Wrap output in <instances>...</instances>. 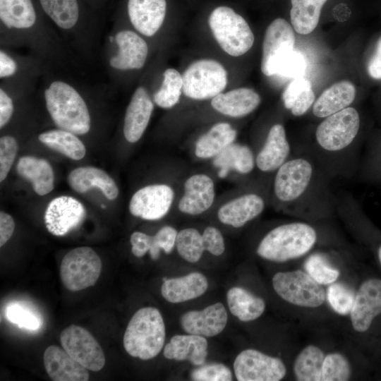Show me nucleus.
<instances>
[{"instance_id":"1","label":"nucleus","mask_w":381,"mask_h":381,"mask_svg":"<svg viewBox=\"0 0 381 381\" xmlns=\"http://www.w3.org/2000/svg\"><path fill=\"white\" fill-rule=\"evenodd\" d=\"M317 241V232L310 224L294 222L270 230L260 241L257 254L262 258L283 262L308 253Z\"/></svg>"},{"instance_id":"2","label":"nucleus","mask_w":381,"mask_h":381,"mask_svg":"<svg viewBox=\"0 0 381 381\" xmlns=\"http://www.w3.org/2000/svg\"><path fill=\"white\" fill-rule=\"evenodd\" d=\"M47 111L60 129L84 135L90 129V116L85 102L69 84L52 82L44 91Z\"/></svg>"},{"instance_id":"3","label":"nucleus","mask_w":381,"mask_h":381,"mask_svg":"<svg viewBox=\"0 0 381 381\" xmlns=\"http://www.w3.org/2000/svg\"><path fill=\"white\" fill-rule=\"evenodd\" d=\"M165 325L159 310L145 307L137 310L126 329L123 343L131 356L149 360L161 351L165 341Z\"/></svg>"},{"instance_id":"4","label":"nucleus","mask_w":381,"mask_h":381,"mask_svg":"<svg viewBox=\"0 0 381 381\" xmlns=\"http://www.w3.org/2000/svg\"><path fill=\"white\" fill-rule=\"evenodd\" d=\"M208 23L219 45L232 56L246 54L253 45L254 35L248 23L230 7L215 8Z\"/></svg>"},{"instance_id":"5","label":"nucleus","mask_w":381,"mask_h":381,"mask_svg":"<svg viewBox=\"0 0 381 381\" xmlns=\"http://www.w3.org/2000/svg\"><path fill=\"white\" fill-rule=\"evenodd\" d=\"M272 286L285 301L303 308H318L326 301V291L306 271L279 272L272 277Z\"/></svg>"},{"instance_id":"6","label":"nucleus","mask_w":381,"mask_h":381,"mask_svg":"<svg viewBox=\"0 0 381 381\" xmlns=\"http://www.w3.org/2000/svg\"><path fill=\"white\" fill-rule=\"evenodd\" d=\"M183 93L195 100L212 99L227 84V72L218 61L200 59L192 63L183 72Z\"/></svg>"},{"instance_id":"7","label":"nucleus","mask_w":381,"mask_h":381,"mask_svg":"<svg viewBox=\"0 0 381 381\" xmlns=\"http://www.w3.org/2000/svg\"><path fill=\"white\" fill-rule=\"evenodd\" d=\"M102 270V261L90 247L83 246L70 250L60 266V277L65 287L78 291L95 284Z\"/></svg>"},{"instance_id":"8","label":"nucleus","mask_w":381,"mask_h":381,"mask_svg":"<svg viewBox=\"0 0 381 381\" xmlns=\"http://www.w3.org/2000/svg\"><path fill=\"white\" fill-rule=\"evenodd\" d=\"M360 123L358 112L351 107L325 117L315 131L317 143L328 152L344 150L356 138Z\"/></svg>"},{"instance_id":"9","label":"nucleus","mask_w":381,"mask_h":381,"mask_svg":"<svg viewBox=\"0 0 381 381\" xmlns=\"http://www.w3.org/2000/svg\"><path fill=\"white\" fill-rule=\"evenodd\" d=\"M312 162L305 157L285 162L277 171L273 191L275 198L285 204L299 200L310 188L314 177Z\"/></svg>"},{"instance_id":"10","label":"nucleus","mask_w":381,"mask_h":381,"mask_svg":"<svg viewBox=\"0 0 381 381\" xmlns=\"http://www.w3.org/2000/svg\"><path fill=\"white\" fill-rule=\"evenodd\" d=\"M292 25L285 19H274L267 28L263 42L261 71L267 76L276 75L284 60L294 50Z\"/></svg>"},{"instance_id":"11","label":"nucleus","mask_w":381,"mask_h":381,"mask_svg":"<svg viewBox=\"0 0 381 381\" xmlns=\"http://www.w3.org/2000/svg\"><path fill=\"white\" fill-rule=\"evenodd\" d=\"M234 370L238 381H279L286 373L282 359L253 349H245L236 356Z\"/></svg>"},{"instance_id":"12","label":"nucleus","mask_w":381,"mask_h":381,"mask_svg":"<svg viewBox=\"0 0 381 381\" xmlns=\"http://www.w3.org/2000/svg\"><path fill=\"white\" fill-rule=\"evenodd\" d=\"M63 349L89 370L97 372L105 364L104 351L95 338L85 328L71 325L60 334Z\"/></svg>"},{"instance_id":"13","label":"nucleus","mask_w":381,"mask_h":381,"mask_svg":"<svg viewBox=\"0 0 381 381\" xmlns=\"http://www.w3.org/2000/svg\"><path fill=\"white\" fill-rule=\"evenodd\" d=\"M174 200V191L169 185H149L133 195L128 209L135 217L149 221L159 220L169 212Z\"/></svg>"},{"instance_id":"14","label":"nucleus","mask_w":381,"mask_h":381,"mask_svg":"<svg viewBox=\"0 0 381 381\" xmlns=\"http://www.w3.org/2000/svg\"><path fill=\"white\" fill-rule=\"evenodd\" d=\"M85 214V209L80 202L73 197L61 195L51 200L44 219L48 231L61 236L78 227Z\"/></svg>"},{"instance_id":"15","label":"nucleus","mask_w":381,"mask_h":381,"mask_svg":"<svg viewBox=\"0 0 381 381\" xmlns=\"http://www.w3.org/2000/svg\"><path fill=\"white\" fill-rule=\"evenodd\" d=\"M381 314V279L371 278L363 282L355 294L350 313L351 325L357 332H365L373 320Z\"/></svg>"},{"instance_id":"16","label":"nucleus","mask_w":381,"mask_h":381,"mask_svg":"<svg viewBox=\"0 0 381 381\" xmlns=\"http://www.w3.org/2000/svg\"><path fill=\"white\" fill-rule=\"evenodd\" d=\"M215 198L213 180L207 174H196L184 183V192L178 207L183 214L198 215L208 210Z\"/></svg>"},{"instance_id":"17","label":"nucleus","mask_w":381,"mask_h":381,"mask_svg":"<svg viewBox=\"0 0 381 381\" xmlns=\"http://www.w3.org/2000/svg\"><path fill=\"white\" fill-rule=\"evenodd\" d=\"M227 320L224 305L216 303L201 310L186 312L181 316L180 322L183 329L188 334L211 337L224 330Z\"/></svg>"},{"instance_id":"18","label":"nucleus","mask_w":381,"mask_h":381,"mask_svg":"<svg viewBox=\"0 0 381 381\" xmlns=\"http://www.w3.org/2000/svg\"><path fill=\"white\" fill-rule=\"evenodd\" d=\"M114 39L119 52L109 60L112 68L118 70L140 69L145 65L148 46L144 39L131 30L120 31Z\"/></svg>"},{"instance_id":"19","label":"nucleus","mask_w":381,"mask_h":381,"mask_svg":"<svg viewBox=\"0 0 381 381\" xmlns=\"http://www.w3.org/2000/svg\"><path fill=\"white\" fill-rule=\"evenodd\" d=\"M265 202L258 194L246 193L223 204L217 212L224 224L241 228L258 217L264 210Z\"/></svg>"},{"instance_id":"20","label":"nucleus","mask_w":381,"mask_h":381,"mask_svg":"<svg viewBox=\"0 0 381 381\" xmlns=\"http://www.w3.org/2000/svg\"><path fill=\"white\" fill-rule=\"evenodd\" d=\"M154 109V104L148 92L143 87L134 92L127 107L123 123L126 140L134 143L143 135Z\"/></svg>"},{"instance_id":"21","label":"nucleus","mask_w":381,"mask_h":381,"mask_svg":"<svg viewBox=\"0 0 381 381\" xmlns=\"http://www.w3.org/2000/svg\"><path fill=\"white\" fill-rule=\"evenodd\" d=\"M127 7L135 29L145 36L151 37L163 24L167 2L166 0H128Z\"/></svg>"},{"instance_id":"22","label":"nucleus","mask_w":381,"mask_h":381,"mask_svg":"<svg viewBox=\"0 0 381 381\" xmlns=\"http://www.w3.org/2000/svg\"><path fill=\"white\" fill-rule=\"evenodd\" d=\"M291 152L284 127L273 125L267 135L265 142L255 157V165L262 172L277 171L288 160Z\"/></svg>"},{"instance_id":"23","label":"nucleus","mask_w":381,"mask_h":381,"mask_svg":"<svg viewBox=\"0 0 381 381\" xmlns=\"http://www.w3.org/2000/svg\"><path fill=\"white\" fill-rule=\"evenodd\" d=\"M43 362L54 381H87V369L74 360L64 349L51 345L44 351Z\"/></svg>"},{"instance_id":"24","label":"nucleus","mask_w":381,"mask_h":381,"mask_svg":"<svg viewBox=\"0 0 381 381\" xmlns=\"http://www.w3.org/2000/svg\"><path fill=\"white\" fill-rule=\"evenodd\" d=\"M260 101V97L255 91L241 87L219 93L212 99L211 105L223 115L239 118L253 112Z\"/></svg>"},{"instance_id":"25","label":"nucleus","mask_w":381,"mask_h":381,"mask_svg":"<svg viewBox=\"0 0 381 381\" xmlns=\"http://www.w3.org/2000/svg\"><path fill=\"white\" fill-rule=\"evenodd\" d=\"M68 181L71 188L78 193L96 188L109 200H115L119 195V188L112 178L95 167L74 169L68 174Z\"/></svg>"},{"instance_id":"26","label":"nucleus","mask_w":381,"mask_h":381,"mask_svg":"<svg viewBox=\"0 0 381 381\" xmlns=\"http://www.w3.org/2000/svg\"><path fill=\"white\" fill-rule=\"evenodd\" d=\"M164 356L170 360L188 361L199 366L205 363L207 355V341L196 334L175 335L166 344Z\"/></svg>"},{"instance_id":"27","label":"nucleus","mask_w":381,"mask_h":381,"mask_svg":"<svg viewBox=\"0 0 381 381\" xmlns=\"http://www.w3.org/2000/svg\"><path fill=\"white\" fill-rule=\"evenodd\" d=\"M206 277L200 272L167 279L161 286L162 296L169 302L179 303L196 298L207 289Z\"/></svg>"},{"instance_id":"28","label":"nucleus","mask_w":381,"mask_h":381,"mask_svg":"<svg viewBox=\"0 0 381 381\" xmlns=\"http://www.w3.org/2000/svg\"><path fill=\"white\" fill-rule=\"evenodd\" d=\"M356 97V87L349 80L335 83L322 92L313 105V113L325 118L348 107Z\"/></svg>"},{"instance_id":"29","label":"nucleus","mask_w":381,"mask_h":381,"mask_svg":"<svg viewBox=\"0 0 381 381\" xmlns=\"http://www.w3.org/2000/svg\"><path fill=\"white\" fill-rule=\"evenodd\" d=\"M16 170L23 179L31 183L37 194L44 195L54 189V171L46 159L23 156L19 159Z\"/></svg>"},{"instance_id":"30","label":"nucleus","mask_w":381,"mask_h":381,"mask_svg":"<svg viewBox=\"0 0 381 381\" xmlns=\"http://www.w3.org/2000/svg\"><path fill=\"white\" fill-rule=\"evenodd\" d=\"M213 165L219 169V178H225L231 171L241 174L250 173L255 165V157L249 147L231 143L213 158Z\"/></svg>"},{"instance_id":"31","label":"nucleus","mask_w":381,"mask_h":381,"mask_svg":"<svg viewBox=\"0 0 381 381\" xmlns=\"http://www.w3.org/2000/svg\"><path fill=\"white\" fill-rule=\"evenodd\" d=\"M236 135V131L229 123H217L198 138L195 146V155L200 159L214 158L234 143Z\"/></svg>"},{"instance_id":"32","label":"nucleus","mask_w":381,"mask_h":381,"mask_svg":"<svg viewBox=\"0 0 381 381\" xmlns=\"http://www.w3.org/2000/svg\"><path fill=\"white\" fill-rule=\"evenodd\" d=\"M226 301L231 314L242 322L256 320L265 309L263 298L253 295L242 287L231 288L226 294Z\"/></svg>"},{"instance_id":"33","label":"nucleus","mask_w":381,"mask_h":381,"mask_svg":"<svg viewBox=\"0 0 381 381\" xmlns=\"http://www.w3.org/2000/svg\"><path fill=\"white\" fill-rule=\"evenodd\" d=\"M327 0H291V23L301 35H308L317 27L322 8Z\"/></svg>"},{"instance_id":"34","label":"nucleus","mask_w":381,"mask_h":381,"mask_svg":"<svg viewBox=\"0 0 381 381\" xmlns=\"http://www.w3.org/2000/svg\"><path fill=\"white\" fill-rule=\"evenodd\" d=\"M0 19L8 28H31L36 21L32 0H0Z\"/></svg>"},{"instance_id":"35","label":"nucleus","mask_w":381,"mask_h":381,"mask_svg":"<svg viewBox=\"0 0 381 381\" xmlns=\"http://www.w3.org/2000/svg\"><path fill=\"white\" fill-rule=\"evenodd\" d=\"M38 139L47 147L73 160L83 159L86 153L83 142L68 131L60 128L48 131L40 134Z\"/></svg>"},{"instance_id":"36","label":"nucleus","mask_w":381,"mask_h":381,"mask_svg":"<svg viewBox=\"0 0 381 381\" xmlns=\"http://www.w3.org/2000/svg\"><path fill=\"white\" fill-rule=\"evenodd\" d=\"M325 356L323 351L318 346L313 344L306 346L294 363L293 370L296 380L321 381Z\"/></svg>"},{"instance_id":"37","label":"nucleus","mask_w":381,"mask_h":381,"mask_svg":"<svg viewBox=\"0 0 381 381\" xmlns=\"http://www.w3.org/2000/svg\"><path fill=\"white\" fill-rule=\"evenodd\" d=\"M44 13L61 29L73 28L79 18L77 0H39Z\"/></svg>"},{"instance_id":"38","label":"nucleus","mask_w":381,"mask_h":381,"mask_svg":"<svg viewBox=\"0 0 381 381\" xmlns=\"http://www.w3.org/2000/svg\"><path fill=\"white\" fill-rule=\"evenodd\" d=\"M160 88L154 94L153 100L159 107L170 109L180 99L183 92L182 75L174 68H168L163 73Z\"/></svg>"},{"instance_id":"39","label":"nucleus","mask_w":381,"mask_h":381,"mask_svg":"<svg viewBox=\"0 0 381 381\" xmlns=\"http://www.w3.org/2000/svg\"><path fill=\"white\" fill-rule=\"evenodd\" d=\"M180 256L189 262H196L205 250L202 234L194 228L178 232L176 246Z\"/></svg>"},{"instance_id":"40","label":"nucleus","mask_w":381,"mask_h":381,"mask_svg":"<svg viewBox=\"0 0 381 381\" xmlns=\"http://www.w3.org/2000/svg\"><path fill=\"white\" fill-rule=\"evenodd\" d=\"M351 375L349 360L338 352L325 355L321 371V381H346Z\"/></svg>"},{"instance_id":"41","label":"nucleus","mask_w":381,"mask_h":381,"mask_svg":"<svg viewBox=\"0 0 381 381\" xmlns=\"http://www.w3.org/2000/svg\"><path fill=\"white\" fill-rule=\"evenodd\" d=\"M305 271L321 285L330 284L337 281L339 271L330 265L320 254L310 255L304 262Z\"/></svg>"},{"instance_id":"42","label":"nucleus","mask_w":381,"mask_h":381,"mask_svg":"<svg viewBox=\"0 0 381 381\" xmlns=\"http://www.w3.org/2000/svg\"><path fill=\"white\" fill-rule=\"evenodd\" d=\"M355 298L354 292L345 284L333 282L326 291V299L334 312L341 315H349Z\"/></svg>"},{"instance_id":"43","label":"nucleus","mask_w":381,"mask_h":381,"mask_svg":"<svg viewBox=\"0 0 381 381\" xmlns=\"http://www.w3.org/2000/svg\"><path fill=\"white\" fill-rule=\"evenodd\" d=\"M6 315L11 322L21 328L37 330L42 325L41 319L35 313L19 303L8 306Z\"/></svg>"},{"instance_id":"44","label":"nucleus","mask_w":381,"mask_h":381,"mask_svg":"<svg viewBox=\"0 0 381 381\" xmlns=\"http://www.w3.org/2000/svg\"><path fill=\"white\" fill-rule=\"evenodd\" d=\"M178 231L171 226L162 227L154 236H152L150 255L153 260L159 258L160 250L169 254L176 246Z\"/></svg>"},{"instance_id":"45","label":"nucleus","mask_w":381,"mask_h":381,"mask_svg":"<svg viewBox=\"0 0 381 381\" xmlns=\"http://www.w3.org/2000/svg\"><path fill=\"white\" fill-rule=\"evenodd\" d=\"M190 378L195 381H231L232 373L225 365L212 363L202 364L193 369L190 373Z\"/></svg>"},{"instance_id":"46","label":"nucleus","mask_w":381,"mask_h":381,"mask_svg":"<svg viewBox=\"0 0 381 381\" xmlns=\"http://www.w3.org/2000/svg\"><path fill=\"white\" fill-rule=\"evenodd\" d=\"M306 66L304 55L299 51L294 50L281 64L276 75L294 79L303 77Z\"/></svg>"},{"instance_id":"47","label":"nucleus","mask_w":381,"mask_h":381,"mask_svg":"<svg viewBox=\"0 0 381 381\" xmlns=\"http://www.w3.org/2000/svg\"><path fill=\"white\" fill-rule=\"evenodd\" d=\"M16 140L10 135L0 138V181L7 176L18 152Z\"/></svg>"},{"instance_id":"48","label":"nucleus","mask_w":381,"mask_h":381,"mask_svg":"<svg viewBox=\"0 0 381 381\" xmlns=\"http://www.w3.org/2000/svg\"><path fill=\"white\" fill-rule=\"evenodd\" d=\"M205 250L213 255H221L225 250L224 237L220 231L214 226H207L202 234Z\"/></svg>"},{"instance_id":"49","label":"nucleus","mask_w":381,"mask_h":381,"mask_svg":"<svg viewBox=\"0 0 381 381\" xmlns=\"http://www.w3.org/2000/svg\"><path fill=\"white\" fill-rule=\"evenodd\" d=\"M312 86L311 83L304 77L294 78L290 82L282 94L284 107L291 109L298 96L307 87Z\"/></svg>"},{"instance_id":"50","label":"nucleus","mask_w":381,"mask_h":381,"mask_svg":"<svg viewBox=\"0 0 381 381\" xmlns=\"http://www.w3.org/2000/svg\"><path fill=\"white\" fill-rule=\"evenodd\" d=\"M152 236L140 231L133 232L130 238L131 252L137 258L144 256L150 249Z\"/></svg>"},{"instance_id":"51","label":"nucleus","mask_w":381,"mask_h":381,"mask_svg":"<svg viewBox=\"0 0 381 381\" xmlns=\"http://www.w3.org/2000/svg\"><path fill=\"white\" fill-rule=\"evenodd\" d=\"M315 93L312 86L307 87L298 96L293 107L290 109L292 114L299 116L304 114L315 102Z\"/></svg>"},{"instance_id":"52","label":"nucleus","mask_w":381,"mask_h":381,"mask_svg":"<svg viewBox=\"0 0 381 381\" xmlns=\"http://www.w3.org/2000/svg\"><path fill=\"white\" fill-rule=\"evenodd\" d=\"M15 229V222L8 213L0 212V246L2 247L11 237Z\"/></svg>"},{"instance_id":"53","label":"nucleus","mask_w":381,"mask_h":381,"mask_svg":"<svg viewBox=\"0 0 381 381\" xmlns=\"http://www.w3.org/2000/svg\"><path fill=\"white\" fill-rule=\"evenodd\" d=\"M13 113L11 98L2 89H0V128H2L11 119Z\"/></svg>"},{"instance_id":"54","label":"nucleus","mask_w":381,"mask_h":381,"mask_svg":"<svg viewBox=\"0 0 381 381\" xmlns=\"http://www.w3.org/2000/svg\"><path fill=\"white\" fill-rule=\"evenodd\" d=\"M368 72L373 78H381V36L377 40L375 54L368 63Z\"/></svg>"},{"instance_id":"55","label":"nucleus","mask_w":381,"mask_h":381,"mask_svg":"<svg viewBox=\"0 0 381 381\" xmlns=\"http://www.w3.org/2000/svg\"><path fill=\"white\" fill-rule=\"evenodd\" d=\"M17 68L16 61L5 52H0V77L6 78L13 75Z\"/></svg>"},{"instance_id":"56","label":"nucleus","mask_w":381,"mask_h":381,"mask_svg":"<svg viewBox=\"0 0 381 381\" xmlns=\"http://www.w3.org/2000/svg\"><path fill=\"white\" fill-rule=\"evenodd\" d=\"M378 258H379L380 262L381 264V246H380L378 249Z\"/></svg>"},{"instance_id":"57","label":"nucleus","mask_w":381,"mask_h":381,"mask_svg":"<svg viewBox=\"0 0 381 381\" xmlns=\"http://www.w3.org/2000/svg\"><path fill=\"white\" fill-rule=\"evenodd\" d=\"M380 147H381V141H380Z\"/></svg>"}]
</instances>
